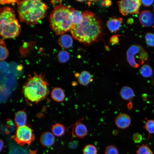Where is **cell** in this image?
Listing matches in <instances>:
<instances>
[{
	"instance_id": "obj_23",
	"label": "cell",
	"mask_w": 154,
	"mask_h": 154,
	"mask_svg": "<svg viewBox=\"0 0 154 154\" xmlns=\"http://www.w3.org/2000/svg\"><path fill=\"white\" fill-rule=\"evenodd\" d=\"M145 122L143 127L149 133L148 139L150 134L154 133V120L149 119L147 117L145 118Z\"/></svg>"
},
{
	"instance_id": "obj_34",
	"label": "cell",
	"mask_w": 154,
	"mask_h": 154,
	"mask_svg": "<svg viewBox=\"0 0 154 154\" xmlns=\"http://www.w3.org/2000/svg\"><path fill=\"white\" fill-rule=\"evenodd\" d=\"M133 20L132 18H129L127 19V23L129 24H131L133 22Z\"/></svg>"
},
{
	"instance_id": "obj_16",
	"label": "cell",
	"mask_w": 154,
	"mask_h": 154,
	"mask_svg": "<svg viewBox=\"0 0 154 154\" xmlns=\"http://www.w3.org/2000/svg\"><path fill=\"white\" fill-rule=\"evenodd\" d=\"M119 95L123 100L130 101L132 100L135 96V93L133 89L130 87L124 86L121 89Z\"/></svg>"
},
{
	"instance_id": "obj_9",
	"label": "cell",
	"mask_w": 154,
	"mask_h": 154,
	"mask_svg": "<svg viewBox=\"0 0 154 154\" xmlns=\"http://www.w3.org/2000/svg\"><path fill=\"white\" fill-rule=\"evenodd\" d=\"M139 20L141 25L145 27L152 26L154 23V17L152 13L148 10L142 11L140 13Z\"/></svg>"
},
{
	"instance_id": "obj_30",
	"label": "cell",
	"mask_w": 154,
	"mask_h": 154,
	"mask_svg": "<svg viewBox=\"0 0 154 154\" xmlns=\"http://www.w3.org/2000/svg\"><path fill=\"white\" fill-rule=\"evenodd\" d=\"M120 35H115L112 36L110 38V42L113 44H118L119 42V37Z\"/></svg>"
},
{
	"instance_id": "obj_21",
	"label": "cell",
	"mask_w": 154,
	"mask_h": 154,
	"mask_svg": "<svg viewBox=\"0 0 154 154\" xmlns=\"http://www.w3.org/2000/svg\"><path fill=\"white\" fill-rule=\"evenodd\" d=\"M139 72L142 77L145 78H148L152 76L153 70L150 65L147 64H145L141 66Z\"/></svg>"
},
{
	"instance_id": "obj_18",
	"label": "cell",
	"mask_w": 154,
	"mask_h": 154,
	"mask_svg": "<svg viewBox=\"0 0 154 154\" xmlns=\"http://www.w3.org/2000/svg\"><path fill=\"white\" fill-rule=\"evenodd\" d=\"M27 119V115L24 110H20L16 113L14 120L17 127L25 125Z\"/></svg>"
},
{
	"instance_id": "obj_4",
	"label": "cell",
	"mask_w": 154,
	"mask_h": 154,
	"mask_svg": "<svg viewBox=\"0 0 154 154\" xmlns=\"http://www.w3.org/2000/svg\"><path fill=\"white\" fill-rule=\"evenodd\" d=\"M72 8L60 2L51 12L48 17L50 26L56 35H62L70 30L72 25L71 16Z\"/></svg>"
},
{
	"instance_id": "obj_6",
	"label": "cell",
	"mask_w": 154,
	"mask_h": 154,
	"mask_svg": "<svg viewBox=\"0 0 154 154\" xmlns=\"http://www.w3.org/2000/svg\"><path fill=\"white\" fill-rule=\"evenodd\" d=\"M148 57L147 52L141 45L137 44L131 46L126 52V58L129 64L134 68L139 66L137 62L136 58L141 64H144Z\"/></svg>"
},
{
	"instance_id": "obj_32",
	"label": "cell",
	"mask_w": 154,
	"mask_h": 154,
	"mask_svg": "<svg viewBox=\"0 0 154 154\" xmlns=\"http://www.w3.org/2000/svg\"><path fill=\"white\" fill-rule=\"evenodd\" d=\"M18 1H0V3L1 4H5V3H11L12 4H13L14 3H15L16 2H17Z\"/></svg>"
},
{
	"instance_id": "obj_36",
	"label": "cell",
	"mask_w": 154,
	"mask_h": 154,
	"mask_svg": "<svg viewBox=\"0 0 154 154\" xmlns=\"http://www.w3.org/2000/svg\"><path fill=\"white\" fill-rule=\"evenodd\" d=\"M127 107L129 109H131L132 107V103L131 102L127 104Z\"/></svg>"
},
{
	"instance_id": "obj_24",
	"label": "cell",
	"mask_w": 154,
	"mask_h": 154,
	"mask_svg": "<svg viewBox=\"0 0 154 154\" xmlns=\"http://www.w3.org/2000/svg\"><path fill=\"white\" fill-rule=\"evenodd\" d=\"M138 148L136 151L137 154H153V153L147 144L137 146Z\"/></svg>"
},
{
	"instance_id": "obj_35",
	"label": "cell",
	"mask_w": 154,
	"mask_h": 154,
	"mask_svg": "<svg viewBox=\"0 0 154 154\" xmlns=\"http://www.w3.org/2000/svg\"><path fill=\"white\" fill-rule=\"evenodd\" d=\"M4 147V143L3 141L1 139L0 140V151H1Z\"/></svg>"
},
{
	"instance_id": "obj_26",
	"label": "cell",
	"mask_w": 154,
	"mask_h": 154,
	"mask_svg": "<svg viewBox=\"0 0 154 154\" xmlns=\"http://www.w3.org/2000/svg\"><path fill=\"white\" fill-rule=\"evenodd\" d=\"M145 38L146 44L149 46L154 47V33L148 32L145 35Z\"/></svg>"
},
{
	"instance_id": "obj_19",
	"label": "cell",
	"mask_w": 154,
	"mask_h": 154,
	"mask_svg": "<svg viewBox=\"0 0 154 154\" xmlns=\"http://www.w3.org/2000/svg\"><path fill=\"white\" fill-rule=\"evenodd\" d=\"M71 16L72 25L80 24L83 18L82 12L73 8L71 11Z\"/></svg>"
},
{
	"instance_id": "obj_25",
	"label": "cell",
	"mask_w": 154,
	"mask_h": 154,
	"mask_svg": "<svg viewBox=\"0 0 154 154\" xmlns=\"http://www.w3.org/2000/svg\"><path fill=\"white\" fill-rule=\"evenodd\" d=\"M83 154H97L98 150L94 145L89 144L86 145L83 149Z\"/></svg>"
},
{
	"instance_id": "obj_15",
	"label": "cell",
	"mask_w": 154,
	"mask_h": 154,
	"mask_svg": "<svg viewBox=\"0 0 154 154\" xmlns=\"http://www.w3.org/2000/svg\"><path fill=\"white\" fill-rule=\"evenodd\" d=\"M51 97L55 101L60 102L64 101L65 94L64 90L60 87L54 88L51 92Z\"/></svg>"
},
{
	"instance_id": "obj_5",
	"label": "cell",
	"mask_w": 154,
	"mask_h": 154,
	"mask_svg": "<svg viewBox=\"0 0 154 154\" xmlns=\"http://www.w3.org/2000/svg\"><path fill=\"white\" fill-rule=\"evenodd\" d=\"M21 27L15 11L11 7H5L0 9V33L5 38H13L20 33Z\"/></svg>"
},
{
	"instance_id": "obj_13",
	"label": "cell",
	"mask_w": 154,
	"mask_h": 154,
	"mask_svg": "<svg viewBox=\"0 0 154 154\" xmlns=\"http://www.w3.org/2000/svg\"><path fill=\"white\" fill-rule=\"evenodd\" d=\"M123 21L122 18H110L107 22V27L111 32L116 33L120 29Z\"/></svg>"
},
{
	"instance_id": "obj_12",
	"label": "cell",
	"mask_w": 154,
	"mask_h": 154,
	"mask_svg": "<svg viewBox=\"0 0 154 154\" xmlns=\"http://www.w3.org/2000/svg\"><path fill=\"white\" fill-rule=\"evenodd\" d=\"M75 76L79 83L84 86L88 85L93 80L90 73L86 70L82 71L80 74L76 73Z\"/></svg>"
},
{
	"instance_id": "obj_2",
	"label": "cell",
	"mask_w": 154,
	"mask_h": 154,
	"mask_svg": "<svg viewBox=\"0 0 154 154\" xmlns=\"http://www.w3.org/2000/svg\"><path fill=\"white\" fill-rule=\"evenodd\" d=\"M17 11L20 21L29 25L38 23L47 14L48 6L40 0L18 1Z\"/></svg>"
},
{
	"instance_id": "obj_37",
	"label": "cell",
	"mask_w": 154,
	"mask_h": 154,
	"mask_svg": "<svg viewBox=\"0 0 154 154\" xmlns=\"http://www.w3.org/2000/svg\"><path fill=\"white\" fill-rule=\"evenodd\" d=\"M153 11H154V8H153Z\"/></svg>"
},
{
	"instance_id": "obj_3",
	"label": "cell",
	"mask_w": 154,
	"mask_h": 154,
	"mask_svg": "<svg viewBox=\"0 0 154 154\" xmlns=\"http://www.w3.org/2000/svg\"><path fill=\"white\" fill-rule=\"evenodd\" d=\"M48 81L43 74L34 73L29 75L23 86V93L27 100L37 104L48 94Z\"/></svg>"
},
{
	"instance_id": "obj_27",
	"label": "cell",
	"mask_w": 154,
	"mask_h": 154,
	"mask_svg": "<svg viewBox=\"0 0 154 154\" xmlns=\"http://www.w3.org/2000/svg\"><path fill=\"white\" fill-rule=\"evenodd\" d=\"M0 60H5L7 58L9 55L8 50L5 45L0 44Z\"/></svg>"
},
{
	"instance_id": "obj_22",
	"label": "cell",
	"mask_w": 154,
	"mask_h": 154,
	"mask_svg": "<svg viewBox=\"0 0 154 154\" xmlns=\"http://www.w3.org/2000/svg\"><path fill=\"white\" fill-rule=\"evenodd\" d=\"M70 53L65 50H61L59 51L57 54L58 61L61 63H65L70 59Z\"/></svg>"
},
{
	"instance_id": "obj_10",
	"label": "cell",
	"mask_w": 154,
	"mask_h": 154,
	"mask_svg": "<svg viewBox=\"0 0 154 154\" xmlns=\"http://www.w3.org/2000/svg\"><path fill=\"white\" fill-rule=\"evenodd\" d=\"M115 122L116 126L119 128L125 129L130 126L131 123V119L128 114L125 113H121L116 117Z\"/></svg>"
},
{
	"instance_id": "obj_1",
	"label": "cell",
	"mask_w": 154,
	"mask_h": 154,
	"mask_svg": "<svg viewBox=\"0 0 154 154\" xmlns=\"http://www.w3.org/2000/svg\"><path fill=\"white\" fill-rule=\"evenodd\" d=\"M82 13V22L72 25L70 31L74 38L85 45H89L101 38L103 26L100 19L93 12L86 10Z\"/></svg>"
},
{
	"instance_id": "obj_33",
	"label": "cell",
	"mask_w": 154,
	"mask_h": 154,
	"mask_svg": "<svg viewBox=\"0 0 154 154\" xmlns=\"http://www.w3.org/2000/svg\"><path fill=\"white\" fill-rule=\"evenodd\" d=\"M103 2V5H105L106 6H109L112 4V1L110 0L104 1Z\"/></svg>"
},
{
	"instance_id": "obj_28",
	"label": "cell",
	"mask_w": 154,
	"mask_h": 154,
	"mask_svg": "<svg viewBox=\"0 0 154 154\" xmlns=\"http://www.w3.org/2000/svg\"><path fill=\"white\" fill-rule=\"evenodd\" d=\"M105 154H119L118 150L117 147L113 145L107 146L104 151Z\"/></svg>"
},
{
	"instance_id": "obj_11",
	"label": "cell",
	"mask_w": 154,
	"mask_h": 154,
	"mask_svg": "<svg viewBox=\"0 0 154 154\" xmlns=\"http://www.w3.org/2000/svg\"><path fill=\"white\" fill-rule=\"evenodd\" d=\"M82 119H80L76 122L73 130L74 135L76 137L81 138L85 137L88 133L87 127L81 122Z\"/></svg>"
},
{
	"instance_id": "obj_20",
	"label": "cell",
	"mask_w": 154,
	"mask_h": 154,
	"mask_svg": "<svg viewBox=\"0 0 154 154\" xmlns=\"http://www.w3.org/2000/svg\"><path fill=\"white\" fill-rule=\"evenodd\" d=\"M65 128L64 125L60 123L53 125L52 128V133L56 136L60 137L63 135L65 132Z\"/></svg>"
},
{
	"instance_id": "obj_7",
	"label": "cell",
	"mask_w": 154,
	"mask_h": 154,
	"mask_svg": "<svg viewBox=\"0 0 154 154\" xmlns=\"http://www.w3.org/2000/svg\"><path fill=\"white\" fill-rule=\"evenodd\" d=\"M16 142L21 146L29 145L35 139L32 129L28 125L18 127L14 137Z\"/></svg>"
},
{
	"instance_id": "obj_31",
	"label": "cell",
	"mask_w": 154,
	"mask_h": 154,
	"mask_svg": "<svg viewBox=\"0 0 154 154\" xmlns=\"http://www.w3.org/2000/svg\"><path fill=\"white\" fill-rule=\"evenodd\" d=\"M141 4L145 7H149L151 6L154 2L153 0H141Z\"/></svg>"
},
{
	"instance_id": "obj_17",
	"label": "cell",
	"mask_w": 154,
	"mask_h": 154,
	"mask_svg": "<svg viewBox=\"0 0 154 154\" xmlns=\"http://www.w3.org/2000/svg\"><path fill=\"white\" fill-rule=\"evenodd\" d=\"M73 40L71 37L67 34L62 35L58 39L59 45L64 49L70 48L73 44Z\"/></svg>"
},
{
	"instance_id": "obj_8",
	"label": "cell",
	"mask_w": 154,
	"mask_h": 154,
	"mask_svg": "<svg viewBox=\"0 0 154 154\" xmlns=\"http://www.w3.org/2000/svg\"><path fill=\"white\" fill-rule=\"evenodd\" d=\"M119 11L123 16L138 14L141 2L140 0H123L117 2Z\"/></svg>"
},
{
	"instance_id": "obj_29",
	"label": "cell",
	"mask_w": 154,
	"mask_h": 154,
	"mask_svg": "<svg viewBox=\"0 0 154 154\" xmlns=\"http://www.w3.org/2000/svg\"><path fill=\"white\" fill-rule=\"evenodd\" d=\"M132 139L135 143H138L141 141L142 140V137L140 134L136 133L133 135Z\"/></svg>"
},
{
	"instance_id": "obj_14",
	"label": "cell",
	"mask_w": 154,
	"mask_h": 154,
	"mask_svg": "<svg viewBox=\"0 0 154 154\" xmlns=\"http://www.w3.org/2000/svg\"><path fill=\"white\" fill-rule=\"evenodd\" d=\"M40 141L41 144L45 147H49L52 145L55 141L54 135L49 132H44L41 135Z\"/></svg>"
}]
</instances>
